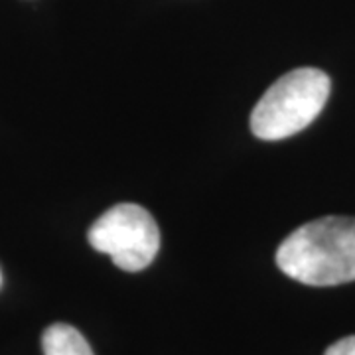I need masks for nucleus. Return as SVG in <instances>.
Masks as SVG:
<instances>
[{
	"mask_svg": "<svg viewBox=\"0 0 355 355\" xmlns=\"http://www.w3.org/2000/svg\"><path fill=\"white\" fill-rule=\"evenodd\" d=\"M324 355H355V336H347L331 343Z\"/></svg>",
	"mask_w": 355,
	"mask_h": 355,
	"instance_id": "nucleus-5",
	"label": "nucleus"
},
{
	"mask_svg": "<svg viewBox=\"0 0 355 355\" xmlns=\"http://www.w3.org/2000/svg\"><path fill=\"white\" fill-rule=\"evenodd\" d=\"M330 77L316 67H300L275 81L254 105L251 130L263 140H282L306 128L330 97Z\"/></svg>",
	"mask_w": 355,
	"mask_h": 355,
	"instance_id": "nucleus-2",
	"label": "nucleus"
},
{
	"mask_svg": "<svg viewBox=\"0 0 355 355\" xmlns=\"http://www.w3.org/2000/svg\"><path fill=\"white\" fill-rule=\"evenodd\" d=\"M44 355H95L83 334L69 324H51L42 336Z\"/></svg>",
	"mask_w": 355,
	"mask_h": 355,
	"instance_id": "nucleus-4",
	"label": "nucleus"
},
{
	"mask_svg": "<svg viewBox=\"0 0 355 355\" xmlns=\"http://www.w3.org/2000/svg\"><path fill=\"white\" fill-rule=\"evenodd\" d=\"M0 284H2V275H0Z\"/></svg>",
	"mask_w": 355,
	"mask_h": 355,
	"instance_id": "nucleus-6",
	"label": "nucleus"
},
{
	"mask_svg": "<svg viewBox=\"0 0 355 355\" xmlns=\"http://www.w3.org/2000/svg\"><path fill=\"white\" fill-rule=\"evenodd\" d=\"M277 265L308 286L355 280V219L322 217L291 233L277 251Z\"/></svg>",
	"mask_w": 355,
	"mask_h": 355,
	"instance_id": "nucleus-1",
	"label": "nucleus"
},
{
	"mask_svg": "<svg viewBox=\"0 0 355 355\" xmlns=\"http://www.w3.org/2000/svg\"><path fill=\"white\" fill-rule=\"evenodd\" d=\"M87 239L95 251L109 254L121 270L139 272L158 254L160 229L144 207L119 203L91 225Z\"/></svg>",
	"mask_w": 355,
	"mask_h": 355,
	"instance_id": "nucleus-3",
	"label": "nucleus"
}]
</instances>
